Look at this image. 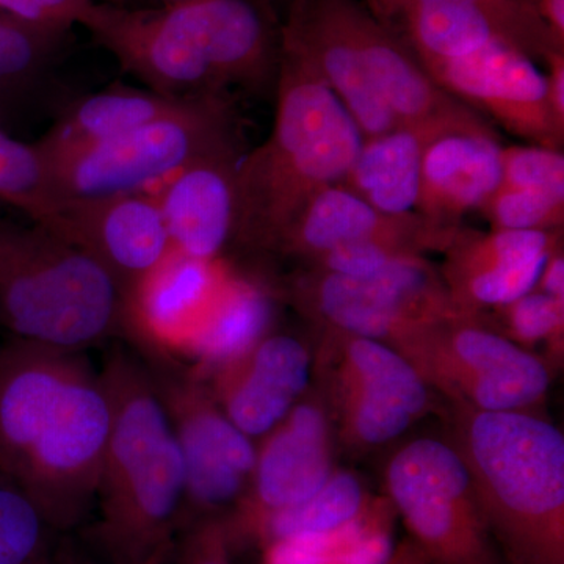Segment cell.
<instances>
[{"label": "cell", "instance_id": "f35d334b", "mask_svg": "<svg viewBox=\"0 0 564 564\" xmlns=\"http://www.w3.org/2000/svg\"><path fill=\"white\" fill-rule=\"evenodd\" d=\"M547 74H545V87H547L549 106L560 131L564 132V51H552L545 55Z\"/></svg>", "mask_w": 564, "mask_h": 564}, {"label": "cell", "instance_id": "ab89813d", "mask_svg": "<svg viewBox=\"0 0 564 564\" xmlns=\"http://www.w3.org/2000/svg\"><path fill=\"white\" fill-rule=\"evenodd\" d=\"M534 291L543 292L545 295L554 296L556 300H564L563 240H560L555 245L554 250L551 251V254H549Z\"/></svg>", "mask_w": 564, "mask_h": 564}, {"label": "cell", "instance_id": "4316f807", "mask_svg": "<svg viewBox=\"0 0 564 564\" xmlns=\"http://www.w3.org/2000/svg\"><path fill=\"white\" fill-rule=\"evenodd\" d=\"M70 31L41 28L0 13V126L11 124L35 102L68 46Z\"/></svg>", "mask_w": 564, "mask_h": 564}, {"label": "cell", "instance_id": "d4e9b609", "mask_svg": "<svg viewBox=\"0 0 564 564\" xmlns=\"http://www.w3.org/2000/svg\"><path fill=\"white\" fill-rule=\"evenodd\" d=\"M432 140L426 133L410 128H397L364 139L361 150L339 185L383 214H415L423 152Z\"/></svg>", "mask_w": 564, "mask_h": 564}, {"label": "cell", "instance_id": "f1b7e54d", "mask_svg": "<svg viewBox=\"0 0 564 564\" xmlns=\"http://www.w3.org/2000/svg\"><path fill=\"white\" fill-rule=\"evenodd\" d=\"M0 202L29 221L63 237L62 207L51 187L50 166L35 143L0 126Z\"/></svg>", "mask_w": 564, "mask_h": 564}, {"label": "cell", "instance_id": "8fae6325", "mask_svg": "<svg viewBox=\"0 0 564 564\" xmlns=\"http://www.w3.org/2000/svg\"><path fill=\"white\" fill-rule=\"evenodd\" d=\"M289 302L323 329L392 345L415 325L455 313L440 269L423 256L397 259L370 278L303 270L285 284Z\"/></svg>", "mask_w": 564, "mask_h": 564}, {"label": "cell", "instance_id": "ffe728a7", "mask_svg": "<svg viewBox=\"0 0 564 564\" xmlns=\"http://www.w3.org/2000/svg\"><path fill=\"white\" fill-rule=\"evenodd\" d=\"M455 231L436 228L417 212L383 214L337 184L311 199L274 254L304 265L334 248L359 242L402 245L425 254L443 251Z\"/></svg>", "mask_w": 564, "mask_h": 564}, {"label": "cell", "instance_id": "44dd1931", "mask_svg": "<svg viewBox=\"0 0 564 564\" xmlns=\"http://www.w3.org/2000/svg\"><path fill=\"white\" fill-rule=\"evenodd\" d=\"M236 151L192 162L154 193L174 251L199 261H218L236 232Z\"/></svg>", "mask_w": 564, "mask_h": 564}, {"label": "cell", "instance_id": "d6a6232c", "mask_svg": "<svg viewBox=\"0 0 564 564\" xmlns=\"http://www.w3.org/2000/svg\"><path fill=\"white\" fill-rule=\"evenodd\" d=\"M361 2L377 21L411 3H467L485 11L503 33L505 39L511 41L530 58L544 61L549 52L564 51L556 46L544 22L527 0H361Z\"/></svg>", "mask_w": 564, "mask_h": 564}, {"label": "cell", "instance_id": "f546056e", "mask_svg": "<svg viewBox=\"0 0 564 564\" xmlns=\"http://www.w3.org/2000/svg\"><path fill=\"white\" fill-rule=\"evenodd\" d=\"M388 499L370 500L352 521L329 532L299 534L262 545V564H329L350 554L367 534L395 518Z\"/></svg>", "mask_w": 564, "mask_h": 564}, {"label": "cell", "instance_id": "7bdbcfd3", "mask_svg": "<svg viewBox=\"0 0 564 564\" xmlns=\"http://www.w3.org/2000/svg\"><path fill=\"white\" fill-rule=\"evenodd\" d=\"M163 6H166V3H182V2H191V0H162Z\"/></svg>", "mask_w": 564, "mask_h": 564}, {"label": "cell", "instance_id": "277c9868", "mask_svg": "<svg viewBox=\"0 0 564 564\" xmlns=\"http://www.w3.org/2000/svg\"><path fill=\"white\" fill-rule=\"evenodd\" d=\"M362 140L313 65L281 41L272 132L237 166L232 243L274 254L311 199L344 181Z\"/></svg>", "mask_w": 564, "mask_h": 564}, {"label": "cell", "instance_id": "7a4b0ae2", "mask_svg": "<svg viewBox=\"0 0 564 564\" xmlns=\"http://www.w3.org/2000/svg\"><path fill=\"white\" fill-rule=\"evenodd\" d=\"M93 40L148 90L217 98L276 79L281 22L269 0H191L159 9L95 2L82 21Z\"/></svg>", "mask_w": 564, "mask_h": 564}, {"label": "cell", "instance_id": "9a60e30c", "mask_svg": "<svg viewBox=\"0 0 564 564\" xmlns=\"http://www.w3.org/2000/svg\"><path fill=\"white\" fill-rule=\"evenodd\" d=\"M344 14L370 80L402 128L432 139L445 133H494L488 122L434 84L361 0H344Z\"/></svg>", "mask_w": 564, "mask_h": 564}, {"label": "cell", "instance_id": "52a82bcc", "mask_svg": "<svg viewBox=\"0 0 564 564\" xmlns=\"http://www.w3.org/2000/svg\"><path fill=\"white\" fill-rule=\"evenodd\" d=\"M448 403L478 411H533L551 388L541 356L497 333L481 314L419 323L392 345Z\"/></svg>", "mask_w": 564, "mask_h": 564}, {"label": "cell", "instance_id": "603a6c76", "mask_svg": "<svg viewBox=\"0 0 564 564\" xmlns=\"http://www.w3.org/2000/svg\"><path fill=\"white\" fill-rule=\"evenodd\" d=\"M193 101L115 85L69 102L35 144L44 159L57 158L172 117Z\"/></svg>", "mask_w": 564, "mask_h": 564}, {"label": "cell", "instance_id": "f6af8a7d", "mask_svg": "<svg viewBox=\"0 0 564 564\" xmlns=\"http://www.w3.org/2000/svg\"><path fill=\"white\" fill-rule=\"evenodd\" d=\"M163 563H165V562H154V563H147V564H163ZM91 564H93V563H91ZM104 564H113V563H107V562H106V563H104Z\"/></svg>", "mask_w": 564, "mask_h": 564}, {"label": "cell", "instance_id": "1f68e13d", "mask_svg": "<svg viewBox=\"0 0 564 564\" xmlns=\"http://www.w3.org/2000/svg\"><path fill=\"white\" fill-rule=\"evenodd\" d=\"M55 533L31 497L0 474V564H47Z\"/></svg>", "mask_w": 564, "mask_h": 564}, {"label": "cell", "instance_id": "30bf717a", "mask_svg": "<svg viewBox=\"0 0 564 564\" xmlns=\"http://www.w3.org/2000/svg\"><path fill=\"white\" fill-rule=\"evenodd\" d=\"M386 499L430 564H499L469 470L447 440L417 437L389 459Z\"/></svg>", "mask_w": 564, "mask_h": 564}, {"label": "cell", "instance_id": "8d00e7d4", "mask_svg": "<svg viewBox=\"0 0 564 564\" xmlns=\"http://www.w3.org/2000/svg\"><path fill=\"white\" fill-rule=\"evenodd\" d=\"M98 0H0V13L41 28L73 31Z\"/></svg>", "mask_w": 564, "mask_h": 564}, {"label": "cell", "instance_id": "ac0fdd59", "mask_svg": "<svg viewBox=\"0 0 564 564\" xmlns=\"http://www.w3.org/2000/svg\"><path fill=\"white\" fill-rule=\"evenodd\" d=\"M63 237L109 270L126 296L173 251L161 204L152 192L63 204Z\"/></svg>", "mask_w": 564, "mask_h": 564}, {"label": "cell", "instance_id": "cb8c5ba5", "mask_svg": "<svg viewBox=\"0 0 564 564\" xmlns=\"http://www.w3.org/2000/svg\"><path fill=\"white\" fill-rule=\"evenodd\" d=\"M273 318L272 289L229 269L182 361L206 377L261 343Z\"/></svg>", "mask_w": 564, "mask_h": 564}, {"label": "cell", "instance_id": "5b68a950", "mask_svg": "<svg viewBox=\"0 0 564 564\" xmlns=\"http://www.w3.org/2000/svg\"><path fill=\"white\" fill-rule=\"evenodd\" d=\"M481 518L508 564H564V436L533 411L448 403Z\"/></svg>", "mask_w": 564, "mask_h": 564}, {"label": "cell", "instance_id": "2e32d148", "mask_svg": "<svg viewBox=\"0 0 564 564\" xmlns=\"http://www.w3.org/2000/svg\"><path fill=\"white\" fill-rule=\"evenodd\" d=\"M558 231L458 229L445 245L440 273L458 313L481 314L536 288Z\"/></svg>", "mask_w": 564, "mask_h": 564}, {"label": "cell", "instance_id": "4fadbf2b", "mask_svg": "<svg viewBox=\"0 0 564 564\" xmlns=\"http://www.w3.org/2000/svg\"><path fill=\"white\" fill-rule=\"evenodd\" d=\"M419 65L452 98L489 115L519 139L563 151L564 132L549 106L545 76L510 41L497 39L464 57Z\"/></svg>", "mask_w": 564, "mask_h": 564}, {"label": "cell", "instance_id": "60d3db41", "mask_svg": "<svg viewBox=\"0 0 564 564\" xmlns=\"http://www.w3.org/2000/svg\"><path fill=\"white\" fill-rule=\"evenodd\" d=\"M544 22L556 46L564 50V0H527Z\"/></svg>", "mask_w": 564, "mask_h": 564}, {"label": "cell", "instance_id": "9c48e42d", "mask_svg": "<svg viewBox=\"0 0 564 564\" xmlns=\"http://www.w3.org/2000/svg\"><path fill=\"white\" fill-rule=\"evenodd\" d=\"M139 352L172 422L184 462L181 530L207 519L229 521L250 494L256 441L240 432L191 364L151 350Z\"/></svg>", "mask_w": 564, "mask_h": 564}, {"label": "cell", "instance_id": "7c38bea8", "mask_svg": "<svg viewBox=\"0 0 564 564\" xmlns=\"http://www.w3.org/2000/svg\"><path fill=\"white\" fill-rule=\"evenodd\" d=\"M325 332L339 437L355 448L391 443L432 411L433 389L391 345Z\"/></svg>", "mask_w": 564, "mask_h": 564}, {"label": "cell", "instance_id": "d590c367", "mask_svg": "<svg viewBox=\"0 0 564 564\" xmlns=\"http://www.w3.org/2000/svg\"><path fill=\"white\" fill-rule=\"evenodd\" d=\"M231 545L225 519H207L185 527L173 549L176 564H232Z\"/></svg>", "mask_w": 564, "mask_h": 564}, {"label": "cell", "instance_id": "b9f144b4", "mask_svg": "<svg viewBox=\"0 0 564 564\" xmlns=\"http://www.w3.org/2000/svg\"><path fill=\"white\" fill-rule=\"evenodd\" d=\"M386 564H430L426 556L422 554L421 549L417 547L411 540L403 541V543L395 545V551Z\"/></svg>", "mask_w": 564, "mask_h": 564}, {"label": "cell", "instance_id": "ee69618b", "mask_svg": "<svg viewBox=\"0 0 564 564\" xmlns=\"http://www.w3.org/2000/svg\"><path fill=\"white\" fill-rule=\"evenodd\" d=\"M292 2L293 0H282V3H284V10L288 9V7L291 6Z\"/></svg>", "mask_w": 564, "mask_h": 564}, {"label": "cell", "instance_id": "3957f363", "mask_svg": "<svg viewBox=\"0 0 564 564\" xmlns=\"http://www.w3.org/2000/svg\"><path fill=\"white\" fill-rule=\"evenodd\" d=\"M101 375L111 423L88 541L107 563L165 562L180 534L185 497L172 422L133 348H111Z\"/></svg>", "mask_w": 564, "mask_h": 564}, {"label": "cell", "instance_id": "8992f818", "mask_svg": "<svg viewBox=\"0 0 564 564\" xmlns=\"http://www.w3.org/2000/svg\"><path fill=\"white\" fill-rule=\"evenodd\" d=\"M124 293L90 252L36 223L0 217V329L87 351L124 334Z\"/></svg>", "mask_w": 564, "mask_h": 564}, {"label": "cell", "instance_id": "83f0119b", "mask_svg": "<svg viewBox=\"0 0 564 564\" xmlns=\"http://www.w3.org/2000/svg\"><path fill=\"white\" fill-rule=\"evenodd\" d=\"M370 500L362 481L355 474L336 469L313 496L292 507L262 516L240 538H252L263 545L282 538L329 532L361 514Z\"/></svg>", "mask_w": 564, "mask_h": 564}, {"label": "cell", "instance_id": "7402d4cb", "mask_svg": "<svg viewBox=\"0 0 564 564\" xmlns=\"http://www.w3.org/2000/svg\"><path fill=\"white\" fill-rule=\"evenodd\" d=\"M502 148L496 133H445L426 144L417 214L455 231L467 212L480 210L502 181Z\"/></svg>", "mask_w": 564, "mask_h": 564}, {"label": "cell", "instance_id": "5bb4252c", "mask_svg": "<svg viewBox=\"0 0 564 564\" xmlns=\"http://www.w3.org/2000/svg\"><path fill=\"white\" fill-rule=\"evenodd\" d=\"M256 448L250 494L226 521L232 543L262 516L313 496L336 470L329 414L307 393L272 432L256 443Z\"/></svg>", "mask_w": 564, "mask_h": 564}, {"label": "cell", "instance_id": "e0dca14e", "mask_svg": "<svg viewBox=\"0 0 564 564\" xmlns=\"http://www.w3.org/2000/svg\"><path fill=\"white\" fill-rule=\"evenodd\" d=\"M311 369L302 340L269 333L236 361L199 377L229 421L258 443L306 395Z\"/></svg>", "mask_w": 564, "mask_h": 564}, {"label": "cell", "instance_id": "74e56055", "mask_svg": "<svg viewBox=\"0 0 564 564\" xmlns=\"http://www.w3.org/2000/svg\"><path fill=\"white\" fill-rule=\"evenodd\" d=\"M395 545L393 522H388L367 534L350 554L329 564H386L395 551Z\"/></svg>", "mask_w": 564, "mask_h": 564}, {"label": "cell", "instance_id": "6da1fadb", "mask_svg": "<svg viewBox=\"0 0 564 564\" xmlns=\"http://www.w3.org/2000/svg\"><path fill=\"white\" fill-rule=\"evenodd\" d=\"M110 423L101 370L85 351L14 337L0 344V474L57 533L95 508Z\"/></svg>", "mask_w": 564, "mask_h": 564}, {"label": "cell", "instance_id": "e575fe53", "mask_svg": "<svg viewBox=\"0 0 564 564\" xmlns=\"http://www.w3.org/2000/svg\"><path fill=\"white\" fill-rule=\"evenodd\" d=\"M500 185L564 196L563 151L534 144L502 148Z\"/></svg>", "mask_w": 564, "mask_h": 564}, {"label": "cell", "instance_id": "ba28073f", "mask_svg": "<svg viewBox=\"0 0 564 564\" xmlns=\"http://www.w3.org/2000/svg\"><path fill=\"white\" fill-rule=\"evenodd\" d=\"M226 150H234L231 118L228 102L217 96L196 99L172 117L46 162L62 207L148 192L192 162Z\"/></svg>", "mask_w": 564, "mask_h": 564}, {"label": "cell", "instance_id": "d6986e66", "mask_svg": "<svg viewBox=\"0 0 564 564\" xmlns=\"http://www.w3.org/2000/svg\"><path fill=\"white\" fill-rule=\"evenodd\" d=\"M229 265L172 251L126 296L122 337L141 350L184 359Z\"/></svg>", "mask_w": 564, "mask_h": 564}, {"label": "cell", "instance_id": "4dcf8cb0", "mask_svg": "<svg viewBox=\"0 0 564 564\" xmlns=\"http://www.w3.org/2000/svg\"><path fill=\"white\" fill-rule=\"evenodd\" d=\"M492 314L481 317L497 333L533 351L538 345H545L551 361L562 364L564 351V300L530 291L513 302L494 307Z\"/></svg>", "mask_w": 564, "mask_h": 564}, {"label": "cell", "instance_id": "836d02e7", "mask_svg": "<svg viewBox=\"0 0 564 564\" xmlns=\"http://www.w3.org/2000/svg\"><path fill=\"white\" fill-rule=\"evenodd\" d=\"M480 212L491 229L563 231L564 196L499 185Z\"/></svg>", "mask_w": 564, "mask_h": 564}, {"label": "cell", "instance_id": "484cf974", "mask_svg": "<svg viewBox=\"0 0 564 564\" xmlns=\"http://www.w3.org/2000/svg\"><path fill=\"white\" fill-rule=\"evenodd\" d=\"M378 22L419 63L452 61L473 54L494 40H507L485 11L467 3H411Z\"/></svg>", "mask_w": 564, "mask_h": 564}]
</instances>
